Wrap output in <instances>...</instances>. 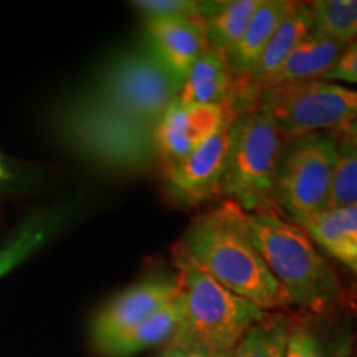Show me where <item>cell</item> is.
<instances>
[{
  "mask_svg": "<svg viewBox=\"0 0 357 357\" xmlns=\"http://www.w3.org/2000/svg\"><path fill=\"white\" fill-rule=\"evenodd\" d=\"M177 247L217 283L263 311L289 306L287 294L225 202L190 223Z\"/></svg>",
  "mask_w": 357,
  "mask_h": 357,
  "instance_id": "1",
  "label": "cell"
},
{
  "mask_svg": "<svg viewBox=\"0 0 357 357\" xmlns=\"http://www.w3.org/2000/svg\"><path fill=\"white\" fill-rule=\"evenodd\" d=\"M236 220L287 294L289 305L328 314L337 305L341 287L314 242L296 223L271 212H243Z\"/></svg>",
  "mask_w": 357,
  "mask_h": 357,
  "instance_id": "2",
  "label": "cell"
},
{
  "mask_svg": "<svg viewBox=\"0 0 357 357\" xmlns=\"http://www.w3.org/2000/svg\"><path fill=\"white\" fill-rule=\"evenodd\" d=\"M56 128L75 153L108 171H141L159 154L154 128L119 113L93 89L65 102Z\"/></svg>",
  "mask_w": 357,
  "mask_h": 357,
  "instance_id": "3",
  "label": "cell"
},
{
  "mask_svg": "<svg viewBox=\"0 0 357 357\" xmlns=\"http://www.w3.org/2000/svg\"><path fill=\"white\" fill-rule=\"evenodd\" d=\"M177 287L184 300V319L171 342L212 354L229 356L243 334L266 316V311L229 291L174 247Z\"/></svg>",
  "mask_w": 357,
  "mask_h": 357,
  "instance_id": "4",
  "label": "cell"
},
{
  "mask_svg": "<svg viewBox=\"0 0 357 357\" xmlns=\"http://www.w3.org/2000/svg\"><path fill=\"white\" fill-rule=\"evenodd\" d=\"M287 139L270 114L250 108L235 114L222 194L243 212H266Z\"/></svg>",
  "mask_w": 357,
  "mask_h": 357,
  "instance_id": "5",
  "label": "cell"
},
{
  "mask_svg": "<svg viewBox=\"0 0 357 357\" xmlns=\"http://www.w3.org/2000/svg\"><path fill=\"white\" fill-rule=\"evenodd\" d=\"M181 86L153 50L141 45L111 58L98 73L93 91L128 118L155 128Z\"/></svg>",
  "mask_w": 357,
  "mask_h": 357,
  "instance_id": "6",
  "label": "cell"
},
{
  "mask_svg": "<svg viewBox=\"0 0 357 357\" xmlns=\"http://www.w3.org/2000/svg\"><path fill=\"white\" fill-rule=\"evenodd\" d=\"M257 108L271 116L287 141L316 132H339L357 118V88L326 79L261 89Z\"/></svg>",
  "mask_w": 357,
  "mask_h": 357,
  "instance_id": "7",
  "label": "cell"
},
{
  "mask_svg": "<svg viewBox=\"0 0 357 357\" xmlns=\"http://www.w3.org/2000/svg\"><path fill=\"white\" fill-rule=\"evenodd\" d=\"M336 154L337 137L331 132L287 141L276 174L273 200L296 225L328 208Z\"/></svg>",
  "mask_w": 357,
  "mask_h": 357,
  "instance_id": "8",
  "label": "cell"
},
{
  "mask_svg": "<svg viewBox=\"0 0 357 357\" xmlns=\"http://www.w3.org/2000/svg\"><path fill=\"white\" fill-rule=\"evenodd\" d=\"M235 114L231 111L223 126L189 155L166 162V189L174 204L194 207L222 194Z\"/></svg>",
  "mask_w": 357,
  "mask_h": 357,
  "instance_id": "9",
  "label": "cell"
},
{
  "mask_svg": "<svg viewBox=\"0 0 357 357\" xmlns=\"http://www.w3.org/2000/svg\"><path fill=\"white\" fill-rule=\"evenodd\" d=\"M177 296L176 278H151L116 294L96 312L91 323V342L95 351L128 333Z\"/></svg>",
  "mask_w": 357,
  "mask_h": 357,
  "instance_id": "10",
  "label": "cell"
},
{
  "mask_svg": "<svg viewBox=\"0 0 357 357\" xmlns=\"http://www.w3.org/2000/svg\"><path fill=\"white\" fill-rule=\"evenodd\" d=\"M230 108L220 105L174 102L154 128L158 153L164 164L174 162L204 144L229 119Z\"/></svg>",
  "mask_w": 357,
  "mask_h": 357,
  "instance_id": "11",
  "label": "cell"
},
{
  "mask_svg": "<svg viewBox=\"0 0 357 357\" xmlns=\"http://www.w3.org/2000/svg\"><path fill=\"white\" fill-rule=\"evenodd\" d=\"M144 32L147 47L181 83H184L192 66L208 48L204 20L200 19H144Z\"/></svg>",
  "mask_w": 357,
  "mask_h": 357,
  "instance_id": "12",
  "label": "cell"
},
{
  "mask_svg": "<svg viewBox=\"0 0 357 357\" xmlns=\"http://www.w3.org/2000/svg\"><path fill=\"white\" fill-rule=\"evenodd\" d=\"M238 78L231 70L229 55L208 47L195 61L182 83L176 102L181 105H220L230 108Z\"/></svg>",
  "mask_w": 357,
  "mask_h": 357,
  "instance_id": "13",
  "label": "cell"
},
{
  "mask_svg": "<svg viewBox=\"0 0 357 357\" xmlns=\"http://www.w3.org/2000/svg\"><path fill=\"white\" fill-rule=\"evenodd\" d=\"M311 30L312 13L310 3L298 2L296 8L283 20V24L270 38L252 71L245 78H240L248 84L255 98L258 96V91L268 83V79L284 63L289 53L311 33Z\"/></svg>",
  "mask_w": 357,
  "mask_h": 357,
  "instance_id": "14",
  "label": "cell"
},
{
  "mask_svg": "<svg viewBox=\"0 0 357 357\" xmlns=\"http://www.w3.org/2000/svg\"><path fill=\"white\" fill-rule=\"evenodd\" d=\"M300 227L312 242L357 276V207L326 208Z\"/></svg>",
  "mask_w": 357,
  "mask_h": 357,
  "instance_id": "15",
  "label": "cell"
},
{
  "mask_svg": "<svg viewBox=\"0 0 357 357\" xmlns=\"http://www.w3.org/2000/svg\"><path fill=\"white\" fill-rule=\"evenodd\" d=\"M182 319H184V300L178 291L176 300L167 303L142 323L109 341L96 352L101 357H129L149 347L166 344V342L169 344L181 328Z\"/></svg>",
  "mask_w": 357,
  "mask_h": 357,
  "instance_id": "16",
  "label": "cell"
},
{
  "mask_svg": "<svg viewBox=\"0 0 357 357\" xmlns=\"http://www.w3.org/2000/svg\"><path fill=\"white\" fill-rule=\"evenodd\" d=\"M344 48L346 45L311 30V33L289 53L284 63L261 89L284 83L323 79L336 66Z\"/></svg>",
  "mask_w": 357,
  "mask_h": 357,
  "instance_id": "17",
  "label": "cell"
},
{
  "mask_svg": "<svg viewBox=\"0 0 357 357\" xmlns=\"http://www.w3.org/2000/svg\"><path fill=\"white\" fill-rule=\"evenodd\" d=\"M296 6L298 2L291 0H261L242 40L229 53V61L235 77L245 78L252 71L270 38Z\"/></svg>",
  "mask_w": 357,
  "mask_h": 357,
  "instance_id": "18",
  "label": "cell"
},
{
  "mask_svg": "<svg viewBox=\"0 0 357 357\" xmlns=\"http://www.w3.org/2000/svg\"><path fill=\"white\" fill-rule=\"evenodd\" d=\"M261 0H230L217 2L213 10L204 19L208 47L229 53L243 37L245 30Z\"/></svg>",
  "mask_w": 357,
  "mask_h": 357,
  "instance_id": "19",
  "label": "cell"
},
{
  "mask_svg": "<svg viewBox=\"0 0 357 357\" xmlns=\"http://www.w3.org/2000/svg\"><path fill=\"white\" fill-rule=\"evenodd\" d=\"M65 208L55 207L50 211L35 213L26 220L13 236L0 250V276L6 275L8 270L33 253L53 231L60 229L66 218Z\"/></svg>",
  "mask_w": 357,
  "mask_h": 357,
  "instance_id": "20",
  "label": "cell"
},
{
  "mask_svg": "<svg viewBox=\"0 0 357 357\" xmlns=\"http://www.w3.org/2000/svg\"><path fill=\"white\" fill-rule=\"evenodd\" d=\"M291 319L283 314H268L253 324L229 357H284Z\"/></svg>",
  "mask_w": 357,
  "mask_h": 357,
  "instance_id": "21",
  "label": "cell"
},
{
  "mask_svg": "<svg viewBox=\"0 0 357 357\" xmlns=\"http://www.w3.org/2000/svg\"><path fill=\"white\" fill-rule=\"evenodd\" d=\"M310 7L312 32L342 45L357 40V0H316Z\"/></svg>",
  "mask_w": 357,
  "mask_h": 357,
  "instance_id": "22",
  "label": "cell"
},
{
  "mask_svg": "<svg viewBox=\"0 0 357 357\" xmlns=\"http://www.w3.org/2000/svg\"><path fill=\"white\" fill-rule=\"evenodd\" d=\"M357 207V147L337 141L328 208Z\"/></svg>",
  "mask_w": 357,
  "mask_h": 357,
  "instance_id": "23",
  "label": "cell"
},
{
  "mask_svg": "<svg viewBox=\"0 0 357 357\" xmlns=\"http://www.w3.org/2000/svg\"><path fill=\"white\" fill-rule=\"evenodd\" d=\"M144 19L154 17H184V19H200L215 8L217 2H197V0H137L132 3Z\"/></svg>",
  "mask_w": 357,
  "mask_h": 357,
  "instance_id": "24",
  "label": "cell"
},
{
  "mask_svg": "<svg viewBox=\"0 0 357 357\" xmlns=\"http://www.w3.org/2000/svg\"><path fill=\"white\" fill-rule=\"evenodd\" d=\"M284 357H329L324 341L311 326L291 321Z\"/></svg>",
  "mask_w": 357,
  "mask_h": 357,
  "instance_id": "25",
  "label": "cell"
},
{
  "mask_svg": "<svg viewBox=\"0 0 357 357\" xmlns=\"http://www.w3.org/2000/svg\"><path fill=\"white\" fill-rule=\"evenodd\" d=\"M323 79L334 83L344 82L347 84H357V40L346 45L336 66Z\"/></svg>",
  "mask_w": 357,
  "mask_h": 357,
  "instance_id": "26",
  "label": "cell"
},
{
  "mask_svg": "<svg viewBox=\"0 0 357 357\" xmlns=\"http://www.w3.org/2000/svg\"><path fill=\"white\" fill-rule=\"evenodd\" d=\"M229 356H227V354H212V352L197 349V347L177 344V342H169L166 351H164L159 357H229Z\"/></svg>",
  "mask_w": 357,
  "mask_h": 357,
  "instance_id": "27",
  "label": "cell"
},
{
  "mask_svg": "<svg viewBox=\"0 0 357 357\" xmlns=\"http://www.w3.org/2000/svg\"><path fill=\"white\" fill-rule=\"evenodd\" d=\"M339 136L344 142H349V144L357 147V118L352 121L349 126H346L342 131H339Z\"/></svg>",
  "mask_w": 357,
  "mask_h": 357,
  "instance_id": "28",
  "label": "cell"
},
{
  "mask_svg": "<svg viewBox=\"0 0 357 357\" xmlns=\"http://www.w3.org/2000/svg\"><path fill=\"white\" fill-rule=\"evenodd\" d=\"M8 177H10V176H8L6 167H3L2 162H0V181H3V178H8Z\"/></svg>",
  "mask_w": 357,
  "mask_h": 357,
  "instance_id": "29",
  "label": "cell"
}]
</instances>
